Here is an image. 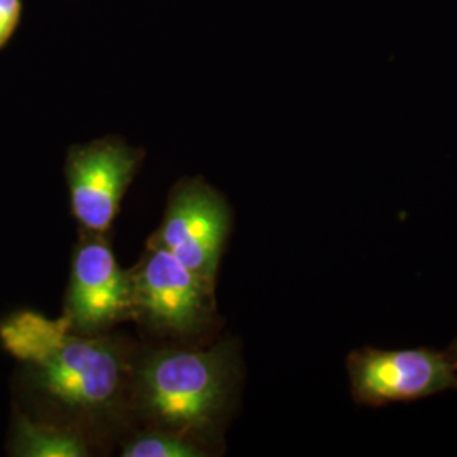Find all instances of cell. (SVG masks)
I'll list each match as a JSON object with an SVG mask.
<instances>
[{"label":"cell","mask_w":457,"mask_h":457,"mask_svg":"<svg viewBox=\"0 0 457 457\" xmlns=\"http://www.w3.org/2000/svg\"><path fill=\"white\" fill-rule=\"evenodd\" d=\"M14 451L19 456L29 457L88 456V447L79 432L31 422L26 417L17 422Z\"/></svg>","instance_id":"obj_8"},{"label":"cell","mask_w":457,"mask_h":457,"mask_svg":"<svg viewBox=\"0 0 457 457\" xmlns=\"http://www.w3.org/2000/svg\"><path fill=\"white\" fill-rule=\"evenodd\" d=\"M347 376L354 402L375 409L457 390L454 362L432 347H360L347 356Z\"/></svg>","instance_id":"obj_4"},{"label":"cell","mask_w":457,"mask_h":457,"mask_svg":"<svg viewBox=\"0 0 457 457\" xmlns=\"http://www.w3.org/2000/svg\"><path fill=\"white\" fill-rule=\"evenodd\" d=\"M0 341L66 409L102 415L122 393L126 362L117 344L77 334L63 317L49 320L37 312H17L0 324Z\"/></svg>","instance_id":"obj_1"},{"label":"cell","mask_w":457,"mask_h":457,"mask_svg":"<svg viewBox=\"0 0 457 457\" xmlns=\"http://www.w3.org/2000/svg\"><path fill=\"white\" fill-rule=\"evenodd\" d=\"M447 354H449V358L453 360V362H454V366L457 368V337L451 343V345H449V349H447Z\"/></svg>","instance_id":"obj_11"},{"label":"cell","mask_w":457,"mask_h":457,"mask_svg":"<svg viewBox=\"0 0 457 457\" xmlns=\"http://www.w3.org/2000/svg\"><path fill=\"white\" fill-rule=\"evenodd\" d=\"M62 317L82 336H102L132 319L131 273L119 266L105 234L85 230L77 245Z\"/></svg>","instance_id":"obj_6"},{"label":"cell","mask_w":457,"mask_h":457,"mask_svg":"<svg viewBox=\"0 0 457 457\" xmlns=\"http://www.w3.org/2000/svg\"><path fill=\"white\" fill-rule=\"evenodd\" d=\"M131 273L132 319L170 336H190L212 319L213 285L162 245H147Z\"/></svg>","instance_id":"obj_3"},{"label":"cell","mask_w":457,"mask_h":457,"mask_svg":"<svg viewBox=\"0 0 457 457\" xmlns=\"http://www.w3.org/2000/svg\"><path fill=\"white\" fill-rule=\"evenodd\" d=\"M143 156V151L117 137L70 149L66 160L70 204L83 230L109 232Z\"/></svg>","instance_id":"obj_7"},{"label":"cell","mask_w":457,"mask_h":457,"mask_svg":"<svg viewBox=\"0 0 457 457\" xmlns=\"http://www.w3.org/2000/svg\"><path fill=\"white\" fill-rule=\"evenodd\" d=\"M205 454V449L198 445L196 439L163 428L143 432L122 449L124 457H202Z\"/></svg>","instance_id":"obj_9"},{"label":"cell","mask_w":457,"mask_h":457,"mask_svg":"<svg viewBox=\"0 0 457 457\" xmlns=\"http://www.w3.org/2000/svg\"><path fill=\"white\" fill-rule=\"evenodd\" d=\"M226 198L200 179L183 180L171 190L163 222L151 237L188 270L215 287V278L230 230Z\"/></svg>","instance_id":"obj_5"},{"label":"cell","mask_w":457,"mask_h":457,"mask_svg":"<svg viewBox=\"0 0 457 457\" xmlns=\"http://www.w3.org/2000/svg\"><path fill=\"white\" fill-rule=\"evenodd\" d=\"M21 16V0H0V46L11 37Z\"/></svg>","instance_id":"obj_10"},{"label":"cell","mask_w":457,"mask_h":457,"mask_svg":"<svg viewBox=\"0 0 457 457\" xmlns=\"http://www.w3.org/2000/svg\"><path fill=\"white\" fill-rule=\"evenodd\" d=\"M237 375L239 356L234 343L205 351L158 349L136 368V409L153 428L198 441L222 422Z\"/></svg>","instance_id":"obj_2"}]
</instances>
